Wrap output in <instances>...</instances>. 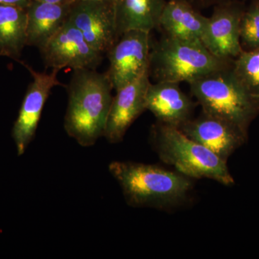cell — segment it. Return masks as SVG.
<instances>
[{"label": "cell", "mask_w": 259, "mask_h": 259, "mask_svg": "<svg viewBox=\"0 0 259 259\" xmlns=\"http://www.w3.org/2000/svg\"><path fill=\"white\" fill-rule=\"evenodd\" d=\"M74 71L66 88L64 129L80 146L91 147L105 134L113 89L106 72L88 69Z\"/></svg>", "instance_id": "cell-1"}, {"label": "cell", "mask_w": 259, "mask_h": 259, "mask_svg": "<svg viewBox=\"0 0 259 259\" xmlns=\"http://www.w3.org/2000/svg\"><path fill=\"white\" fill-rule=\"evenodd\" d=\"M109 171L134 207L168 208L185 202L192 189L190 178L156 165L113 161Z\"/></svg>", "instance_id": "cell-2"}, {"label": "cell", "mask_w": 259, "mask_h": 259, "mask_svg": "<svg viewBox=\"0 0 259 259\" xmlns=\"http://www.w3.org/2000/svg\"><path fill=\"white\" fill-rule=\"evenodd\" d=\"M188 83L202 111L227 121L248 136V126L259 111V100L237 79L231 68Z\"/></svg>", "instance_id": "cell-3"}, {"label": "cell", "mask_w": 259, "mask_h": 259, "mask_svg": "<svg viewBox=\"0 0 259 259\" xmlns=\"http://www.w3.org/2000/svg\"><path fill=\"white\" fill-rule=\"evenodd\" d=\"M151 141L160 159L191 179H209L221 185H234L227 161H223L180 129L157 122L151 131Z\"/></svg>", "instance_id": "cell-4"}, {"label": "cell", "mask_w": 259, "mask_h": 259, "mask_svg": "<svg viewBox=\"0 0 259 259\" xmlns=\"http://www.w3.org/2000/svg\"><path fill=\"white\" fill-rule=\"evenodd\" d=\"M230 61L218 59L201 42L162 36L151 41L149 75L156 81L189 83L230 67Z\"/></svg>", "instance_id": "cell-5"}, {"label": "cell", "mask_w": 259, "mask_h": 259, "mask_svg": "<svg viewBox=\"0 0 259 259\" xmlns=\"http://www.w3.org/2000/svg\"><path fill=\"white\" fill-rule=\"evenodd\" d=\"M151 32L131 30L121 34L107 51L106 71L115 91L149 73Z\"/></svg>", "instance_id": "cell-6"}, {"label": "cell", "mask_w": 259, "mask_h": 259, "mask_svg": "<svg viewBox=\"0 0 259 259\" xmlns=\"http://www.w3.org/2000/svg\"><path fill=\"white\" fill-rule=\"evenodd\" d=\"M68 20L102 54H107L118 39L114 0L72 2Z\"/></svg>", "instance_id": "cell-7"}, {"label": "cell", "mask_w": 259, "mask_h": 259, "mask_svg": "<svg viewBox=\"0 0 259 259\" xmlns=\"http://www.w3.org/2000/svg\"><path fill=\"white\" fill-rule=\"evenodd\" d=\"M39 51L46 67L52 69H96L102 61V54L68 20Z\"/></svg>", "instance_id": "cell-8"}, {"label": "cell", "mask_w": 259, "mask_h": 259, "mask_svg": "<svg viewBox=\"0 0 259 259\" xmlns=\"http://www.w3.org/2000/svg\"><path fill=\"white\" fill-rule=\"evenodd\" d=\"M23 65L30 71L33 80L28 86L12 130V137L14 140L19 156L25 153L35 138L42 109L51 90L54 87L64 86L58 79V74L60 70L52 69V71L48 74L37 72L28 64Z\"/></svg>", "instance_id": "cell-9"}, {"label": "cell", "mask_w": 259, "mask_h": 259, "mask_svg": "<svg viewBox=\"0 0 259 259\" xmlns=\"http://www.w3.org/2000/svg\"><path fill=\"white\" fill-rule=\"evenodd\" d=\"M244 11L241 3L231 0L213 7L212 15L207 17L202 44L218 59L231 61L243 52L240 25Z\"/></svg>", "instance_id": "cell-10"}, {"label": "cell", "mask_w": 259, "mask_h": 259, "mask_svg": "<svg viewBox=\"0 0 259 259\" xmlns=\"http://www.w3.org/2000/svg\"><path fill=\"white\" fill-rule=\"evenodd\" d=\"M180 130L225 161L248 139L234 125L202 110L197 118L190 119Z\"/></svg>", "instance_id": "cell-11"}, {"label": "cell", "mask_w": 259, "mask_h": 259, "mask_svg": "<svg viewBox=\"0 0 259 259\" xmlns=\"http://www.w3.org/2000/svg\"><path fill=\"white\" fill-rule=\"evenodd\" d=\"M150 83L147 73L116 91L103 136L109 143L121 142L129 127L146 110V93Z\"/></svg>", "instance_id": "cell-12"}, {"label": "cell", "mask_w": 259, "mask_h": 259, "mask_svg": "<svg viewBox=\"0 0 259 259\" xmlns=\"http://www.w3.org/2000/svg\"><path fill=\"white\" fill-rule=\"evenodd\" d=\"M180 84L170 81L151 82L146 97V110L152 112L158 122L179 129L192 118L196 105Z\"/></svg>", "instance_id": "cell-13"}, {"label": "cell", "mask_w": 259, "mask_h": 259, "mask_svg": "<svg viewBox=\"0 0 259 259\" xmlns=\"http://www.w3.org/2000/svg\"><path fill=\"white\" fill-rule=\"evenodd\" d=\"M207 17L181 0H167L158 29L165 36L192 42L202 44Z\"/></svg>", "instance_id": "cell-14"}, {"label": "cell", "mask_w": 259, "mask_h": 259, "mask_svg": "<svg viewBox=\"0 0 259 259\" xmlns=\"http://www.w3.org/2000/svg\"><path fill=\"white\" fill-rule=\"evenodd\" d=\"M67 3L31 0L27 7V46L40 49L62 26L69 17Z\"/></svg>", "instance_id": "cell-15"}, {"label": "cell", "mask_w": 259, "mask_h": 259, "mask_svg": "<svg viewBox=\"0 0 259 259\" xmlns=\"http://www.w3.org/2000/svg\"><path fill=\"white\" fill-rule=\"evenodd\" d=\"M167 0H114L118 37L127 30L158 29Z\"/></svg>", "instance_id": "cell-16"}, {"label": "cell", "mask_w": 259, "mask_h": 259, "mask_svg": "<svg viewBox=\"0 0 259 259\" xmlns=\"http://www.w3.org/2000/svg\"><path fill=\"white\" fill-rule=\"evenodd\" d=\"M26 8L0 4V56L18 60L27 46Z\"/></svg>", "instance_id": "cell-17"}, {"label": "cell", "mask_w": 259, "mask_h": 259, "mask_svg": "<svg viewBox=\"0 0 259 259\" xmlns=\"http://www.w3.org/2000/svg\"><path fill=\"white\" fill-rule=\"evenodd\" d=\"M233 74L252 93L259 91V48L243 51L231 68Z\"/></svg>", "instance_id": "cell-18"}, {"label": "cell", "mask_w": 259, "mask_h": 259, "mask_svg": "<svg viewBox=\"0 0 259 259\" xmlns=\"http://www.w3.org/2000/svg\"><path fill=\"white\" fill-rule=\"evenodd\" d=\"M241 42L253 49L259 48V0L245 10L240 25Z\"/></svg>", "instance_id": "cell-19"}, {"label": "cell", "mask_w": 259, "mask_h": 259, "mask_svg": "<svg viewBox=\"0 0 259 259\" xmlns=\"http://www.w3.org/2000/svg\"><path fill=\"white\" fill-rule=\"evenodd\" d=\"M181 1L186 2L197 8V10H201L214 7V5L219 4L226 0H181Z\"/></svg>", "instance_id": "cell-20"}, {"label": "cell", "mask_w": 259, "mask_h": 259, "mask_svg": "<svg viewBox=\"0 0 259 259\" xmlns=\"http://www.w3.org/2000/svg\"><path fill=\"white\" fill-rule=\"evenodd\" d=\"M30 1L31 0H0V4L13 5V6L27 8Z\"/></svg>", "instance_id": "cell-21"}, {"label": "cell", "mask_w": 259, "mask_h": 259, "mask_svg": "<svg viewBox=\"0 0 259 259\" xmlns=\"http://www.w3.org/2000/svg\"><path fill=\"white\" fill-rule=\"evenodd\" d=\"M35 1L44 2V3H71V0H35Z\"/></svg>", "instance_id": "cell-22"}, {"label": "cell", "mask_w": 259, "mask_h": 259, "mask_svg": "<svg viewBox=\"0 0 259 259\" xmlns=\"http://www.w3.org/2000/svg\"><path fill=\"white\" fill-rule=\"evenodd\" d=\"M253 95H254V97L257 99V100H259V91L257 92L256 93L253 94Z\"/></svg>", "instance_id": "cell-23"}, {"label": "cell", "mask_w": 259, "mask_h": 259, "mask_svg": "<svg viewBox=\"0 0 259 259\" xmlns=\"http://www.w3.org/2000/svg\"><path fill=\"white\" fill-rule=\"evenodd\" d=\"M74 1H78V0H71V3H72V2H74Z\"/></svg>", "instance_id": "cell-24"}]
</instances>
